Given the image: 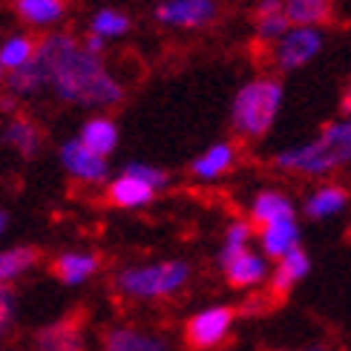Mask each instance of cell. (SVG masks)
Here are the masks:
<instances>
[{
	"label": "cell",
	"mask_w": 351,
	"mask_h": 351,
	"mask_svg": "<svg viewBox=\"0 0 351 351\" xmlns=\"http://www.w3.org/2000/svg\"><path fill=\"white\" fill-rule=\"evenodd\" d=\"M43 86H47V69H43V64L38 61V55H35L26 66L9 72L6 95H12V98H32V95H38L43 90Z\"/></svg>",
	"instance_id": "cell-25"
},
{
	"label": "cell",
	"mask_w": 351,
	"mask_h": 351,
	"mask_svg": "<svg viewBox=\"0 0 351 351\" xmlns=\"http://www.w3.org/2000/svg\"><path fill=\"white\" fill-rule=\"evenodd\" d=\"M40 351H84V326L78 317H61L58 323H49L35 337Z\"/></svg>",
	"instance_id": "cell-19"
},
{
	"label": "cell",
	"mask_w": 351,
	"mask_h": 351,
	"mask_svg": "<svg viewBox=\"0 0 351 351\" xmlns=\"http://www.w3.org/2000/svg\"><path fill=\"white\" fill-rule=\"evenodd\" d=\"M49 271L61 285H84L101 271V256L95 251H64L52 259Z\"/></svg>",
	"instance_id": "cell-17"
},
{
	"label": "cell",
	"mask_w": 351,
	"mask_h": 351,
	"mask_svg": "<svg viewBox=\"0 0 351 351\" xmlns=\"http://www.w3.org/2000/svg\"><path fill=\"white\" fill-rule=\"evenodd\" d=\"M340 110H343V115H348V119H351V78L346 81L343 93H340Z\"/></svg>",
	"instance_id": "cell-30"
},
{
	"label": "cell",
	"mask_w": 351,
	"mask_h": 351,
	"mask_svg": "<svg viewBox=\"0 0 351 351\" xmlns=\"http://www.w3.org/2000/svg\"><path fill=\"white\" fill-rule=\"evenodd\" d=\"M0 78H3V66H0Z\"/></svg>",
	"instance_id": "cell-33"
},
{
	"label": "cell",
	"mask_w": 351,
	"mask_h": 351,
	"mask_svg": "<svg viewBox=\"0 0 351 351\" xmlns=\"http://www.w3.org/2000/svg\"><path fill=\"white\" fill-rule=\"evenodd\" d=\"M237 165H239L237 141L219 138V141H210L199 156L190 158L187 173H190V179L199 182V184H216L237 170Z\"/></svg>",
	"instance_id": "cell-9"
},
{
	"label": "cell",
	"mask_w": 351,
	"mask_h": 351,
	"mask_svg": "<svg viewBox=\"0 0 351 351\" xmlns=\"http://www.w3.org/2000/svg\"><path fill=\"white\" fill-rule=\"evenodd\" d=\"M326 52V29L317 26H288V32L268 47V61L274 75H291L314 64Z\"/></svg>",
	"instance_id": "cell-6"
},
{
	"label": "cell",
	"mask_w": 351,
	"mask_h": 351,
	"mask_svg": "<svg viewBox=\"0 0 351 351\" xmlns=\"http://www.w3.org/2000/svg\"><path fill=\"white\" fill-rule=\"evenodd\" d=\"M276 351H331L326 343H308V346H294V348H276Z\"/></svg>",
	"instance_id": "cell-31"
},
{
	"label": "cell",
	"mask_w": 351,
	"mask_h": 351,
	"mask_svg": "<svg viewBox=\"0 0 351 351\" xmlns=\"http://www.w3.org/2000/svg\"><path fill=\"white\" fill-rule=\"evenodd\" d=\"M3 141L21 158H35L43 147V127L35 119H29V115L14 112L3 130Z\"/></svg>",
	"instance_id": "cell-21"
},
{
	"label": "cell",
	"mask_w": 351,
	"mask_h": 351,
	"mask_svg": "<svg viewBox=\"0 0 351 351\" xmlns=\"http://www.w3.org/2000/svg\"><path fill=\"white\" fill-rule=\"evenodd\" d=\"M254 40L259 47H274L288 32V18L282 9V0H256L254 6Z\"/></svg>",
	"instance_id": "cell-20"
},
{
	"label": "cell",
	"mask_w": 351,
	"mask_h": 351,
	"mask_svg": "<svg viewBox=\"0 0 351 351\" xmlns=\"http://www.w3.org/2000/svg\"><path fill=\"white\" fill-rule=\"evenodd\" d=\"M222 3L219 0H162L156 6L153 18L167 29H179V32H202L219 21Z\"/></svg>",
	"instance_id": "cell-8"
},
{
	"label": "cell",
	"mask_w": 351,
	"mask_h": 351,
	"mask_svg": "<svg viewBox=\"0 0 351 351\" xmlns=\"http://www.w3.org/2000/svg\"><path fill=\"white\" fill-rule=\"evenodd\" d=\"M282 9L291 26L323 29L334 21V0H282Z\"/></svg>",
	"instance_id": "cell-24"
},
{
	"label": "cell",
	"mask_w": 351,
	"mask_h": 351,
	"mask_svg": "<svg viewBox=\"0 0 351 351\" xmlns=\"http://www.w3.org/2000/svg\"><path fill=\"white\" fill-rule=\"evenodd\" d=\"M69 0H12V12L29 26H55L66 18Z\"/></svg>",
	"instance_id": "cell-23"
},
{
	"label": "cell",
	"mask_w": 351,
	"mask_h": 351,
	"mask_svg": "<svg viewBox=\"0 0 351 351\" xmlns=\"http://www.w3.org/2000/svg\"><path fill=\"white\" fill-rule=\"evenodd\" d=\"M237 308L225 302H213L193 311L184 319V346L190 351H216L222 348L237 328Z\"/></svg>",
	"instance_id": "cell-7"
},
{
	"label": "cell",
	"mask_w": 351,
	"mask_h": 351,
	"mask_svg": "<svg viewBox=\"0 0 351 351\" xmlns=\"http://www.w3.org/2000/svg\"><path fill=\"white\" fill-rule=\"evenodd\" d=\"M297 247H302V225H300V216H294V219H280V222H271V225L256 228V251L265 256L268 262L282 259L285 254L297 251Z\"/></svg>",
	"instance_id": "cell-14"
},
{
	"label": "cell",
	"mask_w": 351,
	"mask_h": 351,
	"mask_svg": "<svg viewBox=\"0 0 351 351\" xmlns=\"http://www.w3.org/2000/svg\"><path fill=\"white\" fill-rule=\"evenodd\" d=\"M38 40L40 38H35V35H12L3 47H0V66H3V72H14L32 61L38 52Z\"/></svg>",
	"instance_id": "cell-28"
},
{
	"label": "cell",
	"mask_w": 351,
	"mask_h": 351,
	"mask_svg": "<svg viewBox=\"0 0 351 351\" xmlns=\"http://www.w3.org/2000/svg\"><path fill=\"white\" fill-rule=\"evenodd\" d=\"M351 165V119L340 115L319 127V133L308 141L288 144L276 150L271 167L282 176L308 182H328Z\"/></svg>",
	"instance_id": "cell-2"
},
{
	"label": "cell",
	"mask_w": 351,
	"mask_h": 351,
	"mask_svg": "<svg viewBox=\"0 0 351 351\" xmlns=\"http://www.w3.org/2000/svg\"><path fill=\"white\" fill-rule=\"evenodd\" d=\"M300 216V208L294 196L288 193L282 187H262L251 196L247 202V222L254 228H262V225H271V222H280V219H294Z\"/></svg>",
	"instance_id": "cell-12"
},
{
	"label": "cell",
	"mask_w": 351,
	"mask_h": 351,
	"mask_svg": "<svg viewBox=\"0 0 351 351\" xmlns=\"http://www.w3.org/2000/svg\"><path fill=\"white\" fill-rule=\"evenodd\" d=\"M75 138L90 153H95L101 158H110L115 150H119L121 130H119V124H115L107 112H98V115H93V119H86L81 124V133Z\"/></svg>",
	"instance_id": "cell-18"
},
{
	"label": "cell",
	"mask_w": 351,
	"mask_h": 351,
	"mask_svg": "<svg viewBox=\"0 0 351 351\" xmlns=\"http://www.w3.org/2000/svg\"><path fill=\"white\" fill-rule=\"evenodd\" d=\"M40 262V251L35 245H18L9 251H0V285H9L12 280H18L21 274L32 271Z\"/></svg>",
	"instance_id": "cell-26"
},
{
	"label": "cell",
	"mask_w": 351,
	"mask_h": 351,
	"mask_svg": "<svg viewBox=\"0 0 351 351\" xmlns=\"http://www.w3.org/2000/svg\"><path fill=\"white\" fill-rule=\"evenodd\" d=\"M12 317H14V291L9 285H0V340L12 326Z\"/></svg>",
	"instance_id": "cell-29"
},
{
	"label": "cell",
	"mask_w": 351,
	"mask_h": 351,
	"mask_svg": "<svg viewBox=\"0 0 351 351\" xmlns=\"http://www.w3.org/2000/svg\"><path fill=\"white\" fill-rule=\"evenodd\" d=\"M6 225H9V216H6L3 210H0V233H3V230H6Z\"/></svg>",
	"instance_id": "cell-32"
},
{
	"label": "cell",
	"mask_w": 351,
	"mask_h": 351,
	"mask_svg": "<svg viewBox=\"0 0 351 351\" xmlns=\"http://www.w3.org/2000/svg\"><path fill=\"white\" fill-rule=\"evenodd\" d=\"M58 158H61V167L66 170V176L75 179L78 184L98 187L110 182V158L90 153L78 138L64 141L61 150H58Z\"/></svg>",
	"instance_id": "cell-10"
},
{
	"label": "cell",
	"mask_w": 351,
	"mask_h": 351,
	"mask_svg": "<svg viewBox=\"0 0 351 351\" xmlns=\"http://www.w3.org/2000/svg\"><path fill=\"white\" fill-rule=\"evenodd\" d=\"M256 247V228L247 222L245 216L230 219L222 230V242H219V251H216V265L222 268L225 262H230L233 256H239L245 251Z\"/></svg>",
	"instance_id": "cell-22"
},
{
	"label": "cell",
	"mask_w": 351,
	"mask_h": 351,
	"mask_svg": "<svg viewBox=\"0 0 351 351\" xmlns=\"http://www.w3.org/2000/svg\"><path fill=\"white\" fill-rule=\"evenodd\" d=\"M348 204H351L348 187L328 179V182H317L297 208L308 222H331V219H340L348 210Z\"/></svg>",
	"instance_id": "cell-11"
},
{
	"label": "cell",
	"mask_w": 351,
	"mask_h": 351,
	"mask_svg": "<svg viewBox=\"0 0 351 351\" xmlns=\"http://www.w3.org/2000/svg\"><path fill=\"white\" fill-rule=\"evenodd\" d=\"M285 104V84L274 72H262V75L247 78L239 84V90L230 98V112L228 124L230 133L239 141H262L265 138Z\"/></svg>",
	"instance_id": "cell-3"
},
{
	"label": "cell",
	"mask_w": 351,
	"mask_h": 351,
	"mask_svg": "<svg viewBox=\"0 0 351 351\" xmlns=\"http://www.w3.org/2000/svg\"><path fill=\"white\" fill-rule=\"evenodd\" d=\"M101 351H170L165 334L136 326H110L101 334Z\"/></svg>",
	"instance_id": "cell-15"
},
{
	"label": "cell",
	"mask_w": 351,
	"mask_h": 351,
	"mask_svg": "<svg viewBox=\"0 0 351 351\" xmlns=\"http://www.w3.org/2000/svg\"><path fill=\"white\" fill-rule=\"evenodd\" d=\"M219 271L225 274V282L233 291H259V288L268 285L271 262L262 256L256 247H251V251H245L239 256H233L230 262H225Z\"/></svg>",
	"instance_id": "cell-13"
},
{
	"label": "cell",
	"mask_w": 351,
	"mask_h": 351,
	"mask_svg": "<svg viewBox=\"0 0 351 351\" xmlns=\"http://www.w3.org/2000/svg\"><path fill=\"white\" fill-rule=\"evenodd\" d=\"M314 268L311 254L305 247H297V251L285 254L282 259L271 262V276H268V288L274 297H288L302 280H308V274Z\"/></svg>",
	"instance_id": "cell-16"
},
{
	"label": "cell",
	"mask_w": 351,
	"mask_h": 351,
	"mask_svg": "<svg viewBox=\"0 0 351 351\" xmlns=\"http://www.w3.org/2000/svg\"><path fill=\"white\" fill-rule=\"evenodd\" d=\"M170 173L150 162H127L119 176L104 184V196L119 210H141L156 202V196L167 190Z\"/></svg>",
	"instance_id": "cell-5"
},
{
	"label": "cell",
	"mask_w": 351,
	"mask_h": 351,
	"mask_svg": "<svg viewBox=\"0 0 351 351\" xmlns=\"http://www.w3.org/2000/svg\"><path fill=\"white\" fill-rule=\"evenodd\" d=\"M130 29H133V18H130L127 12H121V9H98L90 18V29H86V32L107 43V40L124 38Z\"/></svg>",
	"instance_id": "cell-27"
},
{
	"label": "cell",
	"mask_w": 351,
	"mask_h": 351,
	"mask_svg": "<svg viewBox=\"0 0 351 351\" xmlns=\"http://www.w3.org/2000/svg\"><path fill=\"white\" fill-rule=\"evenodd\" d=\"M38 61L47 69V86L64 104L107 112L124 104V84L110 72L104 55H93L72 32H49L38 40Z\"/></svg>",
	"instance_id": "cell-1"
},
{
	"label": "cell",
	"mask_w": 351,
	"mask_h": 351,
	"mask_svg": "<svg viewBox=\"0 0 351 351\" xmlns=\"http://www.w3.org/2000/svg\"><path fill=\"white\" fill-rule=\"evenodd\" d=\"M196 276L193 262L182 256L153 259V262H133L115 271L112 288L115 294L133 302H162L184 294Z\"/></svg>",
	"instance_id": "cell-4"
}]
</instances>
